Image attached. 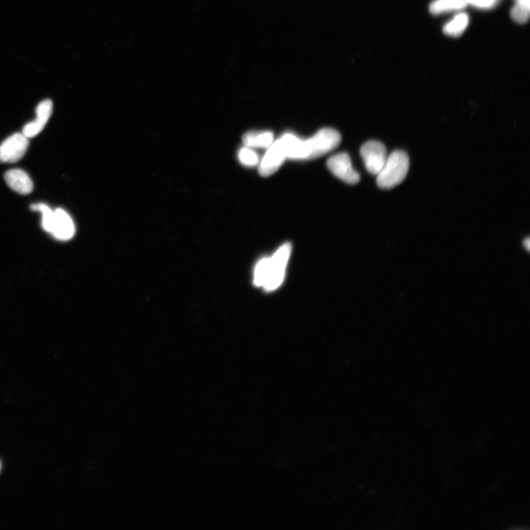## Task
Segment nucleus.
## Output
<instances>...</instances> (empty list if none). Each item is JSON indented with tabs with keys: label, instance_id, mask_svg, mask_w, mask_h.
<instances>
[{
	"label": "nucleus",
	"instance_id": "obj_1",
	"mask_svg": "<svg viewBox=\"0 0 530 530\" xmlns=\"http://www.w3.org/2000/svg\"><path fill=\"white\" fill-rule=\"evenodd\" d=\"M291 250V245L287 243L282 245L271 258L261 260L254 270V285L263 287L267 291L277 289L284 280Z\"/></svg>",
	"mask_w": 530,
	"mask_h": 530
},
{
	"label": "nucleus",
	"instance_id": "obj_2",
	"mask_svg": "<svg viewBox=\"0 0 530 530\" xmlns=\"http://www.w3.org/2000/svg\"><path fill=\"white\" fill-rule=\"evenodd\" d=\"M409 167L407 154L396 150L387 159L377 175V184L382 189H390L400 184L406 178Z\"/></svg>",
	"mask_w": 530,
	"mask_h": 530
},
{
	"label": "nucleus",
	"instance_id": "obj_3",
	"mask_svg": "<svg viewBox=\"0 0 530 530\" xmlns=\"http://www.w3.org/2000/svg\"><path fill=\"white\" fill-rule=\"evenodd\" d=\"M306 141L309 149L307 160H315L337 148L341 143V136L338 131L326 128Z\"/></svg>",
	"mask_w": 530,
	"mask_h": 530
},
{
	"label": "nucleus",
	"instance_id": "obj_4",
	"mask_svg": "<svg viewBox=\"0 0 530 530\" xmlns=\"http://www.w3.org/2000/svg\"><path fill=\"white\" fill-rule=\"evenodd\" d=\"M28 146V138L23 133L11 135L0 145V163H15L21 160Z\"/></svg>",
	"mask_w": 530,
	"mask_h": 530
},
{
	"label": "nucleus",
	"instance_id": "obj_5",
	"mask_svg": "<svg viewBox=\"0 0 530 530\" xmlns=\"http://www.w3.org/2000/svg\"><path fill=\"white\" fill-rule=\"evenodd\" d=\"M360 153L368 171L377 175L387 159L385 146L378 141H369L363 145Z\"/></svg>",
	"mask_w": 530,
	"mask_h": 530
},
{
	"label": "nucleus",
	"instance_id": "obj_6",
	"mask_svg": "<svg viewBox=\"0 0 530 530\" xmlns=\"http://www.w3.org/2000/svg\"><path fill=\"white\" fill-rule=\"evenodd\" d=\"M327 167L331 173L347 184H356L360 180V175L353 167L350 156L347 153L331 156L327 162Z\"/></svg>",
	"mask_w": 530,
	"mask_h": 530
},
{
	"label": "nucleus",
	"instance_id": "obj_7",
	"mask_svg": "<svg viewBox=\"0 0 530 530\" xmlns=\"http://www.w3.org/2000/svg\"><path fill=\"white\" fill-rule=\"evenodd\" d=\"M285 152L278 140L273 142L267 148L263 159L260 162L259 172L267 177L276 172L286 160Z\"/></svg>",
	"mask_w": 530,
	"mask_h": 530
},
{
	"label": "nucleus",
	"instance_id": "obj_8",
	"mask_svg": "<svg viewBox=\"0 0 530 530\" xmlns=\"http://www.w3.org/2000/svg\"><path fill=\"white\" fill-rule=\"evenodd\" d=\"M280 142L287 159L294 160H307L309 149L306 140L299 138L292 133H285Z\"/></svg>",
	"mask_w": 530,
	"mask_h": 530
},
{
	"label": "nucleus",
	"instance_id": "obj_9",
	"mask_svg": "<svg viewBox=\"0 0 530 530\" xmlns=\"http://www.w3.org/2000/svg\"><path fill=\"white\" fill-rule=\"evenodd\" d=\"M53 107V102L50 100H45L38 105L35 119L27 124L23 131V133L28 139L33 138L43 131L52 115Z\"/></svg>",
	"mask_w": 530,
	"mask_h": 530
},
{
	"label": "nucleus",
	"instance_id": "obj_10",
	"mask_svg": "<svg viewBox=\"0 0 530 530\" xmlns=\"http://www.w3.org/2000/svg\"><path fill=\"white\" fill-rule=\"evenodd\" d=\"M75 232L74 223L70 216L63 209L54 211V219L50 233L60 241L70 240Z\"/></svg>",
	"mask_w": 530,
	"mask_h": 530
},
{
	"label": "nucleus",
	"instance_id": "obj_11",
	"mask_svg": "<svg viewBox=\"0 0 530 530\" xmlns=\"http://www.w3.org/2000/svg\"><path fill=\"white\" fill-rule=\"evenodd\" d=\"M5 180L9 187L21 194H29L33 190V183L28 174L19 169L9 170L5 174Z\"/></svg>",
	"mask_w": 530,
	"mask_h": 530
},
{
	"label": "nucleus",
	"instance_id": "obj_12",
	"mask_svg": "<svg viewBox=\"0 0 530 530\" xmlns=\"http://www.w3.org/2000/svg\"><path fill=\"white\" fill-rule=\"evenodd\" d=\"M245 147L250 148H268L274 142L271 131H249L243 137Z\"/></svg>",
	"mask_w": 530,
	"mask_h": 530
},
{
	"label": "nucleus",
	"instance_id": "obj_13",
	"mask_svg": "<svg viewBox=\"0 0 530 530\" xmlns=\"http://www.w3.org/2000/svg\"><path fill=\"white\" fill-rule=\"evenodd\" d=\"M468 6L465 0H435L429 6V11L434 15L463 10Z\"/></svg>",
	"mask_w": 530,
	"mask_h": 530
},
{
	"label": "nucleus",
	"instance_id": "obj_14",
	"mask_svg": "<svg viewBox=\"0 0 530 530\" xmlns=\"http://www.w3.org/2000/svg\"><path fill=\"white\" fill-rule=\"evenodd\" d=\"M468 23V15L466 13H460L443 27V32L449 36H460L466 30Z\"/></svg>",
	"mask_w": 530,
	"mask_h": 530
},
{
	"label": "nucleus",
	"instance_id": "obj_15",
	"mask_svg": "<svg viewBox=\"0 0 530 530\" xmlns=\"http://www.w3.org/2000/svg\"><path fill=\"white\" fill-rule=\"evenodd\" d=\"M31 209L43 214V227L46 231L50 233L54 219V211L43 203L31 205Z\"/></svg>",
	"mask_w": 530,
	"mask_h": 530
},
{
	"label": "nucleus",
	"instance_id": "obj_16",
	"mask_svg": "<svg viewBox=\"0 0 530 530\" xmlns=\"http://www.w3.org/2000/svg\"><path fill=\"white\" fill-rule=\"evenodd\" d=\"M238 159L244 166L252 167L260 164L259 156L253 149L244 147L238 153Z\"/></svg>",
	"mask_w": 530,
	"mask_h": 530
},
{
	"label": "nucleus",
	"instance_id": "obj_17",
	"mask_svg": "<svg viewBox=\"0 0 530 530\" xmlns=\"http://www.w3.org/2000/svg\"><path fill=\"white\" fill-rule=\"evenodd\" d=\"M530 13V6L517 3L512 10V17L514 21L519 24H524L529 21Z\"/></svg>",
	"mask_w": 530,
	"mask_h": 530
},
{
	"label": "nucleus",
	"instance_id": "obj_18",
	"mask_svg": "<svg viewBox=\"0 0 530 530\" xmlns=\"http://www.w3.org/2000/svg\"><path fill=\"white\" fill-rule=\"evenodd\" d=\"M467 5H470L478 9H492L495 8L501 0H465Z\"/></svg>",
	"mask_w": 530,
	"mask_h": 530
},
{
	"label": "nucleus",
	"instance_id": "obj_19",
	"mask_svg": "<svg viewBox=\"0 0 530 530\" xmlns=\"http://www.w3.org/2000/svg\"><path fill=\"white\" fill-rule=\"evenodd\" d=\"M517 3L530 6V0H517Z\"/></svg>",
	"mask_w": 530,
	"mask_h": 530
},
{
	"label": "nucleus",
	"instance_id": "obj_20",
	"mask_svg": "<svg viewBox=\"0 0 530 530\" xmlns=\"http://www.w3.org/2000/svg\"><path fill=\"white\" fill-rule=\"evenodd\" d=\"M0 470H1V463H0Z\"/></svg>",
	"mask_w": 530,
	"mask_h": 530
}]
</instances>
